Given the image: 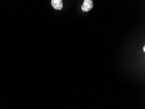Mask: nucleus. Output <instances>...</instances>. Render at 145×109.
<instances>
[{
    "label": "nucleus",
    "instance_id": "nucleus-1",
    "mask_svg": "<svg viewBox=\"0 0 145 109\" xmlns=\"http://www.w3.org/2000/svg\"><path fill=\"white\" fill-rule=\"evenodd\" d=\"M93 3L92 0H84L81 6V9L84 12H88L93 8Z\"/></svg>",
    "mask_w": 145,
    "mask_h": 109
},
{
    "label": "nucleus",
    "instance_id": "nucleus-2",
    "mask_svg": "<svg viewBox=\"0 0 145 109\" xmlns=\"http://www.w3.org/2000/svg\"><path fill=\"white\" fill-rule=\"evenodd\" d=\"M51 5L55 9L61 10L63 9V4L62 0H52Z\"/></svg>",
    "mask_w": 145,
    "mask_h": 109
},
{
    "label": "nucleus",
    "instance_id": "nucleus-3",
    "mask_svg": "<svg viewBox=\"0 0 145 109\" xmlns=\"http://www.w3.org/2000/svg\"><path fill=\"white\" fill-rule=\"evenodd\" d=\"M143 51H144V52H145V46H143Z\"/></svg>",
    "mask_w": 145,
    "mask_h": 109
}]
</instances>
